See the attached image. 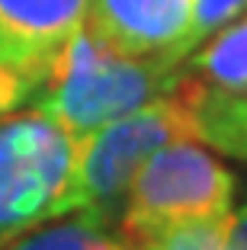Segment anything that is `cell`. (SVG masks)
<instances>
[{"label":"cell","mask_w":247,"mask_h":250,"mask_svg":"<svg viewBox=\"0 0 247 250\" xmlns=\"http://www.w3.org/2000/svg\"><path fill=\"white\" fill-rule=\"evenodd\" d=\"M183 81V64L170 58H135L103 45L84 26L51 61L32 109L74 138L170 93Z\"/></svg>","instance_id":"cell-1"},{"label":"cell","mask_w":247,"mask_h":250,"mask_svg":"<svg viewBox=\"0 0 247 250\" xmlns=\"http://www.w3.org/2000/svg\"><path fill=\"white\" fill-rule=\"evenodd\" d=\"M174 141H199L196 109L183 81L170 93L80 138L71 212H84L116 225L135 173L145 167L151 154Z\"/></svg>","instance_id":"cell-2"},{"label":"cell","mask_w":247,"mask_h":250,"mask_svg":"<svg viewBox=\"0 0 247 250\" xmlns=\"http://www.w3.org/2000/svg\"><path fill=\"white\" fill-rule=\"evenodd\" d=\"M80 138L36 109L0 122V247L71 215Z\"/></svg>","instance_id":"cell-3"},{"label":"cell","mask_w":247,"mask_h":250,"mask_svg":"<svg viewBox=\"0 0 247 250\" xmlns=\"http://www.w3.org/2000/svg\"><path fill=\"white\" fill-rule=\"evenodd\" d=\"M234 189V173L202 141H174L135 173L116 228L138 247L189 221L231 215Z\"/></svg>","instance_id":"cell-4"},{"label":"cell","mask_w":247,"mask_h":250,"mask_svg":"<svg viewBox=\"0 0 247 250\" xmlns=\"http://www.w3.org/2000/svg\"><path fill=\"white\" fill-rule=\"evenodd\" d=\"M193 3L196 0H90L87 29L122 55L183 64Z\"/></svg>","instance_id":"cell-5"},{"label":"cell","mask_w":247,"mask_h":250,"mask_svg":"<svg viewBox=\"0 0 247 250\" xmlns=\"http://www.w3.org/2000/svg\"><path fill=\"white\" fill-rule=\"evenodd\" d=\"M90 0H0V64L48 74L58 52L87 26Z\"/></svg>","instance_id":"cell-6"},{"label":"cell","mask_w":247,"mask_h":250,"mask_svg":"<svg viewBox=\"0 0 247 250\" xmlns=\"http://www.w3.org/2000/svg\"><path fill=\"white\" fill-rule=\"evenodd\" d=\"M183 83L196 109V135L205 147L247 164V93H222L183 71Z\"/></svg>","instance_id":"cell-7"},{"label":"cell","mask_w":247,"mask_h":250,"mask_svg":"<svg viewBox=\"0 0 247 250\" xmlns=\"http://www.w3.org/2000/svg\"><path fill=\"white\" fill-rule=\"evenodd\" d=\"M183 71L222 93H247V13L183 58Z\"/></svg>","instance_id":"cell-8"},{"label":"cell","mask_w":247,"mask_h":250,"mask_svg":"<svg viewBox=\"0 0 247 250\" xmlns=\"http://www.w3.org/2000/svg\"><path fill=\"white\" fill-rule=\"evenodd\" d=\"M0 250H135V244L109 221L71 212L26 231Z\"/></svg>","instance_id":"cell-9"},{"label":"cell","mask_w":247,"mask_h":250,"mask_svg":"<svg viewBox=\"0 0 247 250\" xmlns=\"http://www.w3.org/2000/svg\"><path fill=\"white\" fill-rule=\"evenodd\" d=\"M228 221L231 215L222 218H205V221H189L180 228H170L151 241L138 244L135 250H225L228 241Z\"/></svg>","instance_id":"cell-10"},{"label":"cell","mask_w":247,"mask_h":250,"mask_svg":"<svg viewBox=\"0 0 247 250\" xmlns=\"http://www.w3.org/2000/svg\"><path fill=\"white\" fill-rule=\"evenodd\" d=\"M244 13H247V0H196L193 3V20H189L186 42H183V55L199 48L212 32H218L222 26L234 22Z\"/></svg>","instance_id":"cell-11"},{"label":"cell","mask_w":247,"mask_h":250,"mask_svg":"<svg viewBox=\"0 0 247 250\" xmlns=\"http://www.w3.org/2000/svg\"><path fill=\"white\" fill-rule=\"evenodd\" d=\"M39 90H42V77L20 71V67L0 64V122L20 109H29Z\"/></svg>","instance_id":"cell-12"},{"label":"cell","mask_w":247,"mask_h":250,"mask_svg":"<svg viewBox=\"0 0 247 250\" xmlns=\"http://www.w3.org/2000/svg\"><path fill=\"white\" fill-rule=\"evenodd\" d=\"M225 250H247V202L241 208H231Z\"/></svg>","instance_id":"cell-13"}]
</instances>
